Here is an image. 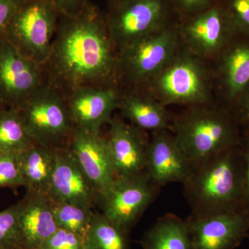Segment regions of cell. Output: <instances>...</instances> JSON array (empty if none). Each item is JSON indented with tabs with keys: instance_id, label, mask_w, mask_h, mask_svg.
<instances>
[{
	"instance_id": "5bb4252c",
	"label": "cell",
	"mask_w": 249,
	"mask_h": 249,
	"mask_svg": "<svg viewBox=\"0 0 249 249\" xmlns=\"http://www.w3.org/2000/svg\"><path fill=\"white\" fill-rule=\"evenodd\" d=\"M193 168L188 157L169 130L152 132L147 147L145 173L161 187L171 183H184Z\"/></svg>"
},
{
	"instance_id": "9a60e30c",
	"label": "cell",
	"mask_w": 249,
	"mask_h": 249,
	"mask_svg": "<svg viewBox=\"0 0 249 249\" xmlns=\"http://www.w3.org/2000/svg\"><path fill=\"white\" fill-rule=\"evenodd\" d=\"M55 159L49 199L90 209L99 204V194L69 149L55 150Z\"/></svg>"
},
{
	"instance_id": "3957f363",
	"label": "cell",
	"mask_w": 249,
	"mask_h": 249,
	"mask_svg": "<svg viewBox=\"0 0 249 249\" xmlns=\"http://www.w3.org/2000/svg\"><path fill=\"white\" fill-rule=\"evenodd\" d=\"M172 129L193 168L242 143L240 125L222 106H192L173 121Z\"/></svg>"
},
{
	"instance_id": "cb8c5ba5",
	"label": "cell",
	"mask_w": 249,
	"mask_h": 249,
	"mask_svg": "<svg viewBox=\"0 0 249 249\" xmlns=\"http://www.w3.org/2000/svg\"><path fill=\"white\" fill-rule=\"evenodd\" d=\"M35 143L17 109L0 110V152L20 153Z\"/></svg>"
},
{
	"instance_id": "8fae6325",
	"label": "cell",
	"mask_w": 249,
	"mask_h": 249,
	"mask_svg": "<svg viewBox=\"0 0 249 249\" xmlns=\"http://www.w3.org/2000/svg\"><path fill=\"white\" fill-rule=\"evenodd\" d=\"M37 66L6 37L0 40V103L4 107L18 109L40 88Z\"/></svg>"
},
{
	"instance_id": "5b68a950",
	"label": "cell",
	"mask_w": 249,
	"mask_h": 249,
	"mask_svg": "<svg viewBox=\"0 0 249 249\" xmlns=\"http://www.w3.org/2000/svg\"><path fill=\"white\" fill-rule=\"evenodd\" d=\"M17 109L35 143L53 150L68 147L74 127L60 95L38 89Z\"/></svg>"
},
{
	"instance_id": "8992f818",
	"label": "cell",
	"mask_w": 249,
	"mask_h": 249,
	"mask_svg": "<svg viewBox=\"0 0 249 249\" xmlns=\"http://www.w3.org/2000/svg\"><path fill=\"white\" fill-rule=\"evenodd\" d=\"M58 11L47 0H22L5 37L36 64L48 60Z\"/></svg>"
},
{
	"instance_id": "e0dca14e",
	"label": "cell",
	"mask_w": 249,
	"mask_h": 249,
	"mask_svg": "<svg viewBox=\"0 0 249 249\" xmlns=\"http://www.w3.org/2000/svg\"><path fill=\"white\" fill-rule=\"evenodd\" d=\"M107 139L117 177L143 173L146 168L149 139L132 124L121 118H111Z\"/></svg>"
},
{
	"instance_id": "ba28073f",
	"label": "cell",
	"mask_w": 249,
	"mask_h": 249,
	"mask_svg": "<svg viewBox=\"0 0 249 249\" xmlns=\"http://www.w3.org/2000/svg\"><path fill=\"white\" fill-rule=\"evenodd\" d=\"M107 29L111 42L121 49L166 27L165 0H119Z\"/></svg>"
},
{
	"instance_id": "4dcf8cb0",
	"label": "cell",
	"mask_w": 249,
	"mask_h": 249,
	"mask_svg": "<svg viewBox=\"0 0 249 249\" xmlns=\"http://www.w3.org/2000/svg\"><path fill=\"white\" fill-rule=\"evenodd\" d=\"M22 0H0V40L5 37L11 19Z\"/></svg>"
},
{
	"instance_id": "9c48e42d",
	"label": "cell",
	"mask_w": 249,
	"mask_h": 249,
	"mask_svg": "<svg viewBox=\"0 0 249 249\" xmlns=\"http://www.w3.org/2000/svg\"><path fill=\"white\" fill-rule=\"evenodd\" d=\"M160 190L145 171L117 177L99 204L103 214L129 231L155 200Z\"/></svg>"
},
{
	"instance_id": "30bf717a",
	"label": "cell",
	"mask_w": 249,
	"mask_h": 249,
	"mask_svg": "<svg viewBox=\"0 0 249 249\" xmlns=\"http://www.w3.org/2000/svg\"><path fill=\"white\" fill-rule=\"evenodd\" d=\"M193 249H235L249 237L245 211L192 213L186 219Z\"/></svg>"
},
{
	"instance_id": "d6a6232c",
	"label": "cell",
	"mask_w": 249,
	"mask_h": 249,
	"mask_svg": "<svg viewBox=\"0 0 249 249\" xmlns=\"http://www.w3.org/2000/svg\"><path fill=\"white\" fill-rule=\"evenodd\" d=\"M51 3L58 14L65 16L76 13L85 4V0H47Z\"/></svg>"
},
{
	"instance_id": "836d02e7",
	"label": "cell",
	"mask_w": 249,
	"mask_h": 249,
	"mask_svg": "<svg viewBox=\"0 0 249 249\" xmlns=\"http://www.w3.org/2000/svg\"><path fill=\"white\" fill-rule=\"evenodd\" d=\"M178 7L187 14H198L214 4V0H176Z\"/></svg>"
},
{
	"instance_id": "e575fe53",
	"label": "cell",
	"mask_w": 249,
	"mask_h": 249,
	"mask_svg": "<svg viewBox=\"0 0 249 249\" xmlns=\"http://www.w3.org/2000/svg\"><path fill=\"white\" fill-rule=\"evenodd\" d=\"M4 107H4V106H3L2 105H1V103H0V110H1V109H2Z\"/></svg>"
},
{
	"instance_id": "277c9868",
	"label": "cell",
	"mask_w": 249,
	"mask_h": 249,
	"mask_svg": "<svg viewBox=\"0 0 249 249\" xmlns=\"http://www.w3.org/2000/svg\"><path fill=\"white\" fill-rule=\"evenodd\" d=\"M150 82L152 97L168 105L207 104L210 87L204 67L192 53H177Z\"/></svg>"
},
{
	"instance_id": "83f0119b",
	"label": "cell",
	"mask_w": 249,
	"mask_h": 249,
	"mask_svg": "<svg viewBox=\"0 0 249 249\" xmlns=\"http://www.w3.org/2000/svg\"><path fill=\"white\" fill-rule=\"evenodd\" d=\"M237 34L249 36V0H222Z\"/></svg>"
},
{
	"instance_id": "d4e9b609",
	"label": "cell",
	"mask_w": 249,
	"mask_h": 249,
	"mask_svg": "<svg viewBox=\"0 0 249 249\" xmlns=\"http://www.w3.org/2000/svg\"><path fill=\"white\" fill-rule=\"evenodd\" d=\"M51 201L57 227L84 237L94 214L92 209L67 203Z\"/></svg>"
},
{
	"instance_id": "7a4b0ae2",
	"label": "cell",
	"mask_w": 249,
	"mask_h": 249,
	"mask_svg": "<svg viewBox=\"0 0 249 249\" xmlns=\"http://www.w3.org/2000/svg\"><path fill=\"white\" fill-rule=\"evenodd\" d=\"M183 186L192 213L245 211V159L242 143L193 168Z\"/></svg>"
},
{
	"instance_id": "d590c367",
	"label": "cell",
	"mask_w": 249,
	"mask_h": 249,
	"mask_svg": "<svg viewBox=\"0 0 249 249\" xmlns=\"http://www.w3.org/2000/svg\"><path fill=\"white\" fill-rule=\"evenodd\" d=\"M0 249H7L1 248V247H0Z\"/></svg>"
},
{
	"instance_id": "7402d4cb",
	"label": "cell",
	"mask_w": 249,
	"mask_h": 249,
	"mask_svg": "<svg viewBox=\"0 0 249 249\" xmlns=\"http://www.w3.org/2000/svg\"><path fill=\"white\" fill-rule=\"evenodd\" d=\"M140 243L143 249H193L186 221L172 213L159 218Z\"/></svg>"
},
{
	"instance_id": "6da1fadb",
	"label": "cell",
	"mask_w": 249,
	"mask_h": 249,
	"mask_svg": "<svg viewBox=\"0 0 249 249\" xmlns=\"http://www.w3.org/2000/svg\"><path fill=\"white\" fill-rule=\"evenodd\" d=\"M66 17L50 55L57 73L74 89L107 80L115 59L108 29L97 10L85 4Z\"/></svg>"
},
{
	"instance_id": "4fadbf2b",
	"label": "cell",
	"mask_w": 249,
	"mask_h": 249,
	"mask_svg": "<svg viewBox=\"0 0 249 249\" xmlns=\"http://www.w3.org/2000/svg\"><path fill=\"white\" fill-rule=\"evenodd\" d=\"M67 148L96 188L101 199L116 178L107 139L100 134L74 129Z\"/></svg>"
},
{
	"instance_id": "4316f807",
	"label": "cell",
	"mask_w": 249,
	"mask_h": 249,
	"mask_svg": "<svg viewBox=\"0 0 249 249\" xmlns=\"http://www.w3.org/2000/svg\"><path fill=\"white\" fill-rule=\"evenodd\" d=\"M19 154L0 152V188L24 186Z\"/></svg>"
},
{
	"instance_id": "44dd1931",
	"label": "cell",
	"mask_w": 249,
	"mask_h": 249,
	"mask_svg": "<svg viewBox=\"0 0 249 249\" xmlns=\"http://www.w3.org/2000/svg\"><path fill=\"white\" fill-rule=\"evenodd\" d=\"M118 109L130 124L144 132L172 128L173 122L165 106L152 96L125 95L120 97Z\"/></svg>"
},
{
	"instance_id": "f546056e",
	"label": "cell",
	"mask_w": 249,
	"mask_h": 249,
	"mask_svg": "<svg viewBox=\"0 0 249 249\" xmlns=\"http://www.w3.org/2000/svg\"><path fill=\"white\" fill-rule=\"evenodd\" d=\"M242 132H249V88L231 109Z\"/></svg>"
},
{
	"instance_id": "f1b7e54d",
	"label": "cell",
	"mask_w": 249,
	"mask_h": 249,
	"mask_svg": "<svg viewBox=\"0 0 249 249\" xmlns=\"http://www.w3.org/2000/svg\"><path fill=\"white\" fill-rule=\"evenodd\" d=\"M40 249H85L84 237L58 228Z\"/></svg>"
},
{
	"instance_id": "8d00e7d4",
	"label": "cell",
	"mask_w": 249,
	"mask_h": 249,
	"mask_svg": "<svg viewBox=\"0 0 249 249\" xmlns=\"http://www.w3.org/2000/svg\"><path fill=\"white\" fill-rule=\"evenodd\" d=\"M115 1H119V0H115Z\"/></svg>"
},
{
	"instance_id": "52a82bcc",
	"label": "cell",
	"mask_w": 249,
	"mask_h": 249,
	"mask_svg": "<svg viewBox=\"0 0 249 249\" xmlns=\"http://www.w3.org/2000/svg\"><path fill=\"white\" fill-rule=\"evenodd\" d=\"M180 37L178 29L165 27L121 49L126 75L135 83L150 81L178 53Z\"/></svg>"
},
{
	"instance_id": "603a6c76",
	"label": "cell",
	"mask_w": 249,
	"mask_h": 249,
	"mask_svg": "<svg viewBox=\"0 0 249 249\" xmlns=\"http://www.w3.org/2000/svg\"><path fill=\"white\" fill-rule=\"evenodd\" d=\"M85 249H129V231L106 214L94 213L84 235Z\"/></svg>"
},
{
	"instance_id": "d6986e66",
	"label": "cell",
	"mask_w": 249,
	"mask_h": 249,
	"mask_svg": "<svg viewBox=\"0 0 249 249\" xmlns=\"http://www.w3.org/2000/svg\"><path fill=\"white\" fill-rule=\"evenodd\" d=\"M57 229L48 196L26 193L18 218V249H40Z\"/></svg>"
},
{
	"instance_id": "7c38bea8",
	"label": "cell",
	"mask_w": 249,
	"mask_h": 249,
	"mask_svg": "<svg viewBox=\"0 0 249 249\" xmlns=\"http://www.w3.org/2000/svg\"><path fill=\"white\" fill-rule=\"evenodd\" d=\"M237 34L222 3H214L196 14L180 31L192 53L219 55Z\"/></svg>"
},
{
	"instance_id": "484cf974",
	"label": "cell",
	"mask_w": 249,
	"mask_h": 249,
	"mask_svg": "<svg viewBox=\"0 0 249 249\" xmlns=\"http://www.w3.org/2000/svg\"><path fill=\"white\" fill-rule=\"evenodd\" d=\"M21 201L0 212V247L18 249V218Z\"/></svg>"
},
{
	"instance_id": "ffe728a7",
	"label": "cell",
	"mask_w": 249,
	"mask_h": 249,
	"mask_svg": "<svg viewBox=\"0 0 249 249\" xmlns=\"http://www.w3.org/2000/svg\"><path fill=\"white\" fill-rule=\"evenodd\" d=\"M27 193L48 196L55 169V150L34 143L19 154Z\"/></svg>"
},
{
	"instance_id": "1f68e13d",
	"label": "cell",
	"mask_w": 249,
	"mask_h": 249,
	"mask_svg": "<svg viewBox=\"0 0 249 249\" xmlns=\"http://www.w3.org/2000/svg\"><path fill=\"white\" fill-rule=\"evenodd\" d=\"M242 147L245 159V193L244 209L249 215V132H242Z\"/></svg>"
},
{
	"instance_id": "2e32d148",
	"label": "cell",
	"mask_w": 249,
	"mask_h": 249,
	"mask_svg": "<svg viewBox=\"0 0 249 249\" xmlns=\"http://www.w3.org/2000/svg\"><path fill=\"white\" fill-rule=\"evenodd\" d=\"M120 96L111 88L80 87L73 89L66 101L74 129L100 134L119 108Z\"/></svg>"
},
{
	"instance_id": "ac0fdd59",
	"label": "cell",
	"mask_w": 249,
	"mask_h": 249,
	"mask_svg": "<svg viewBox=\"0 0 249 249\" xmlns=\"http://www.w3.org/2000/svg\"><path fill=\"white\" fill-rule=\"evenodd\" d=\"M219 56L223 107L231 111L249 88V36L236 34Z\"/></svg>"
}]
</instances>
